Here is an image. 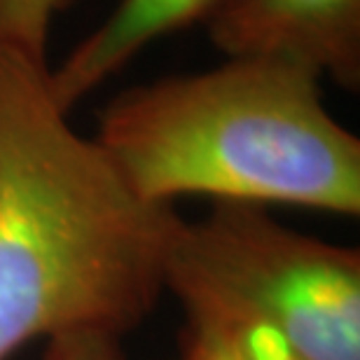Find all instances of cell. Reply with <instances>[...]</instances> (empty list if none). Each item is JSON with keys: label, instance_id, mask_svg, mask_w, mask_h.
<instances>
[{"label": "cell", "instance_id": "6da1fadb", "mask_svg": "<svg viewBox=\"0 0 360 360\" xmlns=\"http://www.w3.org/2000/svg\"><path fill=\"white\" fill-rule=\"evenodd\" d=\"M47 70L0 45V360L35 340L139 328L167 292L183 222L70 127Z\"/></svg>", "mask_w": 360, "mask_h": 360}, {"label": "cell", "instance_id": "5b68a950", "mask_svg": "<svg viewBox=\"0 0 360 360\" xmlns=\"http://www.w3.org/2000/svg\"><path fill=\"white\" fill-rule=\"evenodd\" d=\"M227 0H120L117 7L82 38L63 59L47 70V87L68 112L117 75L148 45L167 35L208 24Z\"/></svg>", "mask_w": 360, "mask_h": 360}, {"label": "cell", "instance_id": "52a82bcc", "mask_svg": "<svg viewBox=\"0 0 360 360\" xmlns=\"http://www.w3.org/2000/svg\"><path fill=\"white\" fill-rule=\"evenodd\" d=\"M176 360H243V356L227 330L187 321Z\"/></svg>", "mask_w": 360, "mask_h": 360}, {"label": "cell", "instance_id": "9c48e42d", "mask_svg": "<svg viewBox=\"0 0 360 360\" xmlns=\"http://www.w3.org/2000/svg\"><path fill=\"white\" fill-rule=\"evenodd\" d=\"M222 330H227L232 335L243 360H304L295 354L278 335H274L267 328L241 326V328H222Z\"/></svg>", "mask_w": 360, "mask_h": 360}, {"label": "cell", "instance_id": "7a4b0ae2", "mask_svg": "<svg viewBox=\"0 0 360 360\" xmlns=\"http://www.w3.org/2000/svg\"><path fill=\"white\" fill-rule=\"evenodd\" d=\"M94 141L143 199L213 197L360 213V141L300 63L227 56L117 94Z\"/></svg>", "mask_w": 360, "mask_h": 360}, {"label": "cell", "instance_id": "8992f818", "mask_svg": "<svg viewBox=\"0 0 360 360\" xmlns=\"http://www.w3.org/2000/svg\"><path fill=\"white\" fill-rule=\"evenodd\" d=\"M77 0H0V45L49 63V35L68 7Z\"/></svg>", "mask_w": 360, "mask_h": 360}, {"label": "cell", "instance_id": "277c9868", "mask_svg": "<svg viewBox=\"0 0 360 360\" xmlns=\"http://www.w3.org/2000/svg\"><path fill=\"white\" fill-rule=\"evenodd\" d=\"M206 26L225 59H281L360 87V0H227Z\"/></svg>", "mask_w": 360, "mask_h": 360}, {"label": "cell", "instance_id": "ba28073f", "mask_svg": "<svg viewBox=\"0 0 360 360\" xmlns=\"http://www.w3.org/2000/svg\"><path fill=\"white\" fill-rule=\"evenodd\" d=\"M122 340L110 335L82 333L49 340L42 360H127Z\"/></svg>", "mask_w": 360, "mask_h": 360}, {"label": "cell", "instance_id": "3957f363", "mask_svg": "<svg viewBox=\"0 0 360 360\" xmlns=\"http://www.w3.org/2000/svg\"><path fill=\"white\" fill-rule=\"evenodd\" d=\"M164 290L187 321L257 326L304 360H360V253L225 204L183 220L171 241Z\"/></svg>", "mask_w": 360, "mask_h": 360}]
</instances>
